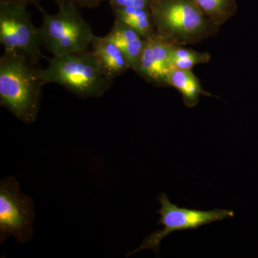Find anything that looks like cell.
Masks as SVG:
<instances>
[{
    "label": "cell",
    "mask_w": 258,
    "mask_h": 258,
    "mask_svg": "<svg viewBox=\"0 0 258 258\" xmlns=\"http://www.w3.org/2000/svg\"><path fill=\"white\" fill-rule=\"evenodd\" d=\"M35 66L19 52L0 57V106L28 124L37 119L44 86Z\"/></svg>",
    "instance_id": "cell-1"
},
{
    "label": "cell",
    "mask_w": 258,
    "mask_h": 258,
    "mask_svg": "<svg viewBox=\"0 0 258 258\" xmlns=\"http://www.w3.org/2000/svg\"><path fill=\"white\" fill-rule=\"evenodd\" d=\"M44 85L55 83L80 98H100L113 81L102 72L92 51L87 50L47 59L45 69H37Z\"/></svg>",
    "instance_id": "cell-2"
},
{
    "label": "cell",
    "mask_w": 258,
    "mask_h": 258,
    "mask_svg": "<svg viewBox=\"0 0 258 258\" xmlns=\"http://www.w3.org/2000/svg\"><path fill=\"white\" fill-rule=\"evenodd\" d=\"M156 31L176 45H195L216 35L214 25L195 0H157L151 9Z\"/></svg>",
    "instance_id": "cell-3"
},
{
    "label": "cell",
    "mask_w": 258,
    "mask_h": 258,
    "mask_svg": "<svg viewBox=\"0 0 258 258\" xmlns=\"http://www.w3.org/2000/svg\"><path fill=\"white\" fill-rule=\"evenodd\" d=\"M36 8L42 15L39 31L42 48L53 56L88 50L95 35L78 5H62L55 14L47 13L40 5Z\"/></svg>",
    "instance_id": "cell-4"
},
{
    "label": "cell",
    "mask_w": 258,
    "mask_h": 258,
    "mask_svg": "<svg viewBox=\"0 0 258 258\" xmlns=\"http://www.w3.org/2000/svg\"><path fill=\"white\" fill-rule=\"evenodd\" d=\"M28 6L19 2L0 0V44L3 52L23 54L37 66L42 57L41 40Z\"/></svg>",
    "instance_id": "cell-5"
},
{
    "label": "cell",
    "mask_w": 258,
    "mask_h": 258,
    "mask_svg": "<svg viewBox=\"0 0 258 258\" xmlns=\"http://www.w3.org/2000/svg\"><path fill=\"white\" fill-rule=\"evenodd\" d=\"M158 201L161 205L160 209L157 211L160 216L158 225H163L164 227L160 230L151 233L144 239L138 248L129 252L126 257L144 249H152L156 254H158L161 240L166 238L169 234L176 231L196 230L202 226L221 221L234 217L235 215L232 210L216 209L205 211L179 208L177 205L171 203L167 195L164 193L161 194L158 198Z\"/></svg>",
    "instance_id": "cell-6"
},
{
    "label": "cell",
    "mask_w": 258,
    "mask_h": 258,
    "mask_svg": "<svg viewBox=\"0 0 258 258\" xmlns=\"http://www.w3.org/2000/svg\"><path fill=\"white\" fill-rule=\"evenodd\" d=\"M35 208L31 197L20 191L14 176L0 181V243L13 237L18 243L25 244L33 235Z\"/></svg>",
    "instance_id": "cell-7"
},
{
    "label": "cell",
    "mask_w": 258,
    "mask_h": 258,
    "mask_svg": "<svg viewBox=\"0 0 258 258\" xmlns=\"http://www.w3.org/2000/svg\"><path fill=\"white\" fill-rule=\"evenodd\" d=\"M174 45L157 32L145 39L144 50L134 72L153 86L166 87V78L173 70L171 52Z\"/></svg>",
    "instance_id": "cell-8"
},
{
    "label": "cell",
    "mask_w": 258,
    "mask_h": 258,
    "mask_svg": "<svg viewBox=\"0 0 258 258\" xmlns=\"http://www.w3.org/2000/svg\"><path fill=\"white\" fill-rule=\"evenodd\" d=\"M91 46L102 72L108 79L113 81L130 70L124 53L106 36L95 35Z\"/></svg>",
    "instance_id": "cell-9"
},
{
    "label": "cell",
    "mask_w": 258,
    "mask_h": 258,
    "mask_svg": "<svg viewBox=\"0 0 258 258\" xmlns=\"http://www.w3.org/2000/svg\"><path fill=\"white\" fill-rule=\"evenodd\" d=\"M124 53L131 71H135L144 50L145 39L124 24L114 20L111 31L106 35Z\"/></svg>",
    "instance_id": "cell-10"
},
{
    "label": "cell",
    "mask_w": 258,
    "mask_h": 258,
    "mask_svg": "<svg viewBox=\"0 0 258 258\" xmlns=\"http://www.w3.org/2000/svg\"><path fill=\"white\" fill-rule=\"evenodd\" d=\"M166 86L177 90L182 96L185 106L189 108L197 106L201 96L215 97L204 89L201 81L192 71L173 69L166 78Z\"/></svg>",
    "instance_id": "cell-11"
},
{
    "label": "cell",
    "mask_w": 258,
    "mask_h": 258,
    "mask_svg": "<svg viewBox=\"0 0 258 258\" xmlns=\"http://www.w3.org/2000/svg\"><path fill=\"white\" fill-rule=\"evenodd\" d=\"M115 20L124 24L147 39L156 33L150 10L124 8L111 9Z\"/></svg>",
    "instance_id": "cell-12"
},
{
    "label": "cell",
    "mask_w": 258,
    "mask_h": 258,
    "mask_svg": "<svg viewBox=\"0 0 258 258\" xmlns=\"http://www.w3.org/2000/svg\"><path fill=\"white\" fill-rule=\"evenodd\" d=\"M195 2L207 18L219 28L233 18L238 10L236 0H195Z\"/></svg>",
    "instance_id": "cell-13"
},
{
    "label": "cell",
    "mask_w": 258,
    "mask_h": 258,
    "mask_svg": "<svg viewBox=\"0 0 258 258\" xmlns=\"http://www.w3.org/2000/svg\"><path fill=\"white\" fill-rule=\"evenodd\" d=\"M211 55L208 52H199L186 48L182 45H173L171 52V64L173 69L192 71L198 64L208 63Z\"/></svg>",
    "instance_id": "cell-14"
},
{
    "label": "cell",
    "mask_w": 258,
    "mask_h": 258,
    "mask_svg": "<svg viewBox=\"0 0 258 258\" xmlns=\"http://www.w3.org/2000/svg\"><path fill=\"white\" fill-rule=\"evenodd\" d=\"M113 8H136L152 9L157 0H104Z\"/></svg>",
    "instance_id": "cell-15"
},
{
    "label": "cell",
    "mask_w": 258,
    "mask_h": 258,
    "mask_svg": "<svg viewBox=\"0 0 258 258\" xmlns=\"http://www.w3.org/2000/svg\"><path fill=\"white\" fill-rule=\"evenodd\" d=\"M57 5V8L66 4H75L78 5L81 9H96L104 0H52Z\"/></svg>",
    "instance_id": "cell-16"
},
{
    "label": "cell",
    "mask_w": 258,
    "mask_h": 258,
    "mask_svg": "<svg viewBox=\"0 0 258 258\" xmlns=\"http://www.w3.org/2000/svg\"><path fill=\"white\" fill-rule=\"evenodd\" d=\"M6 1L19 2V3H25V4L28 5H33L36 7L37 5H40V2L42 0H6Z\"/></svg>",
    "instance_id": "cell-17"
}]
</instances>
